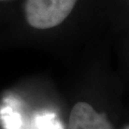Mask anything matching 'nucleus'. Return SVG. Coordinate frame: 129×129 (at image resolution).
I'll return each mask as SVG.
<instances>
[{
	"mask_svg": "<svg viewBox=\"0 0 129 129\" xmlns=\"http://www.w3.org/2000/svg\"><path fill=\"white\" fill-rule=\"evenodd\" d=\"M123 129H129V127H128V126H125Z\"/></svg>",
	"mask_w": 129,
	"mask_h": 129,
	"instance_id": "obj_3",
	"label": "nucleus"
},
{
	"mask_svg": "<svg viewBox=\"0 0 129 129\" xmlns=\"http://www.w3.org/2000/svg\"><path fill=\"white\" fill-rule=\"evenodd\" d=\"M0 1H5V0H0Z\"/></svg>",
	"mask_w": 129,
	"mask_h": 129,
	"instance_id": "obj_4",
	"label": "nucleus"
},
{
	"mask_svg": "<svg viewBox=\"0 0 129 129\" xmlns=\"http://www.w3.org/2000/svg\"><path fill=\"white\" fill-rule=\"evenodd\" d=\"M68 129H114L106 114L98 113L90 104L78 102L72 108Z\"/></svg>",
	"mask_w": 129,
	"mask_h": 129,
	"instance_id": "obj_2",
	"label": "nucleus"
},
{
	"mask_svg": "<svg viewBox=\"0 0 129 129\" xmlns=\"http://www.w3.org/2000/svg\"><path fill=\"white\" fill-rule=\"evenodd\" d=\"M78 0H26L25 13L28 24L37 29L60 25L73 10Z\"/></svg>",
	"mask_w": 129,
	"mask_h": 129,
	"instance_id": "obj_1",
	"label": "nucleus"
}]
</instances>
